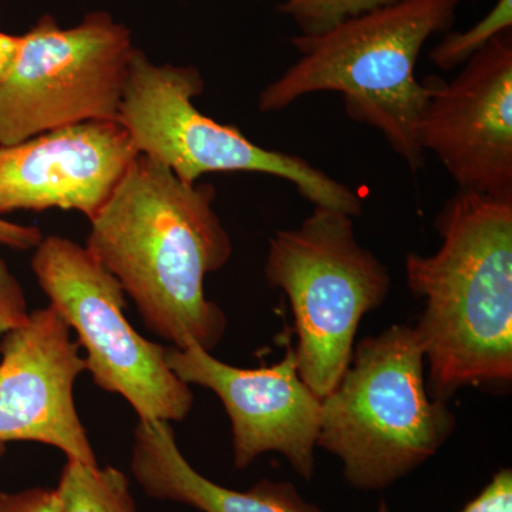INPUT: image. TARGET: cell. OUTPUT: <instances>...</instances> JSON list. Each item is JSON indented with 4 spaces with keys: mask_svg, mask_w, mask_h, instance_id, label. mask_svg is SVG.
<instances>
[{
    "mask_svg": "<svg viewBox=\"0 0 512 512\" xmlns=\"http://www.w3.org/2000/svg\"><path fill=\"white\" fill-rule=\"evenodd\" d=\"M217 190L187 184L138 154L103 210L86 248L109 269L158 338L212 352L227 316L205 295V278L231 259V237L214 208Z\"/></svg>",
    "mask_w": 512,
    "mask_h": 512,
    "instance_id": "1",
    "label": "cell"
},
{
    "mask_svg": "<svg viewBox=\"0 0 512 512\" xmlns=\"http://www.w3.org/2000/svg\"><path fill=\"white\" fill-rule=\"evenodd\" d=\"M436 254L410 252L406 279L424 302L414 326L434 399L512 379V198L458 190L436 222Z\"/></svg>",
    "mask_w": 512,
    "mask_h": 512,
    "instance_id": "2",
    "label": "cell"
},
{
    "mask_svg": "<svg viewBox=\"0 0 512 512\" xmlns=\"http://www.w3.org/2000/svg\"><path fill=\"white\" fill-rule=\"evenodd\" d=\"M464 0H399L333 26L296 35L299 59L258 97L262 113L288 109L302 97L339 93L349 119L376 128L410 170L424 167L417 124L429 99L416 64L427 40L448 32Z\"/></svg>",
    "mask_w": 512,
    "mask_h": 512,
    "instance_id": "3",
    "label": "cell"
},
{
    "mask_svg": "<svg viewBox=\"0 0 512 512\" xmlns=\"http://www.w3.org/2000/svg\"><path fill=\"white\" fill-rule=\"evenodd\" d=\"M424 350L412 326L367 336L335 389L322 399L316 447L342 461L346 483L386 490L433 457L456 427L429 394Z\"/></svg>",
    "mask_w": 512,
    "mask_h": 512,
    "instance_id": "4",
    "label": "cell"
},
{
    "mask_svg": "<svg viewBox=\"0 0 512 512\" xmlns=\"http://www.w3.org/2000/svg\"><path fill=\"white\" fill-rule=\"evenodd\" d=\"M204 89L198 67L156 63L134 50L119 121L137 153L187 184L214 173L272 175L295 185L313 207L360 217L362 198L348 185L303 157L258 146L237 127L205 116L194 104Z\"/></svg>",
    "mask_w": 512,
    "mask_h": 512,
    "instance_id": "5",
    "label": "cell"
},
{
    "mask_svg": "<svg viewBox=\"0 0 512 512\" xmlns=\"http://www.w3.org/2000/svg\"><path fill=\"white\" fill-rule=\"evenodd\" d=\"M264 274L288 296L299 376L323 399L348 369L360 322L386 301L389 271L359 244L350 215L313 207L298 227L276 231Z\"/></svg>",
    "mask_w": 512,
    "mask_h": 512,
    "instance_id": "6",
    "label": "cell"
},
{
    "mask_svg": "<svg viewBox=\"0 0 512 512\" xmlns=\"http://www.w3.org/2000/svg\"><path fill=\"white\" fill-rule=\"evenodd\" d=\"M32 269L50 305L86 352V372L104 392L120 394L144 421H183L194 394L167 362V349L130 325L126 292L109 269L72 239L43 237Z\"/></svg>",
    "mask_w": 512,
    "mask_h": 512,
    "instance_id": "7",
    "label": "cell"
},
{
    "mask_svg": "<svg viewBox=\"0 0 512 512\" xmlns=\"http://www.w3.org/2000/svg\"><path fill=\"white\" fill-rule=\"evenodd\" d=\"M133 35L106 10L73 28L42 16L0 83V147L84 121H119Z\"/></svg>",
    "mask_w": 512,
    "mask_h": 512,
    "instance_id": "8",
    "label": "cell"
},
{
    "mask_svg": "<svg viewBox=\"0 0 512 512\" xmlns=\"http://www.w3.org/2000/svg\"><path fill=\"white\" fill-rule=\"evenodd\" d=\"M426 80L429 99L417 124L423 153L437 157L458 190L512 198V30L450 83Z\"/></svg>",
    "mask_w": 512,
    "mask_h": 512,
    "instance_id": "9",
    "label": "cell"
},
{
    "mask_svg": "<svg viewBox=\"0 0 512 512\" xmlns=\"http://www.w3.org/2000/svg\"><path fill=\"white\" fill-rule=\"evenodd\" d=\"M167 362L184 383L211 390L224 404L237 470L275 451L298 476L312 480L322 399L299 376L289 343L279 362L258 369L228 365L195 343L167 349Z\"/></svg>",
    "mask_w": 512,
    "mask_h": 512,
    "instance_id": "10",
    "label": "cell"
},
{
    "mask_svg": "<svg viewBox=\"0 0 512 512\" xmlns=\"http://www.w3.org/2000/svg\"><path fill=\"white\" fill-rule=\"evenodd\" d=\"M52 305L35 309L0 340V443L33 441L97 466L74 384L86 372L80 345Z\"/></svg>",
    "mask_w": 512,
    "mask_h": 512,
    "instance_id": "11",
    "label": "cell"
},
{
    "mask_svg": "<svg viewBox=\"0 0 512 512\" xmlns=\"http://www.w3.org/2000/svg\"><path fill=\"white\" fill-rule=\"evenodd\" d=\"M138 156L120 121L94 120L0 147V217L13 211L103 210Z\"/></svg>",
    "mask_w": 512,
    "mask_h": 512,
    "instance_id": "12",
    "label": "cell"
},
{
    "mask_svg": "<svg viewBox=\"0 0 512 512\" xmlns=\"http://www.w3.org/2000/svg\"><path fill=\"white\" fill-rule=\"evenodd\" d=\"M131 473L148 497L201 512H323L285 481L261 480L247 491L214 483L188 463L167 421L138 420Z\"/></svg>",
    "mask_w": 512,
    "mask_h": 512,
    "instance_id": "13",
    "label": "cell"
},
{
    "mask_svg": "<svg viewBox=\"0 0 512 512\" xmlns=\"http://www.w3.org/2000/svg\"><path fill=\"white\" fill-rule=\"evenodd\" d=\"M55 490L59 512H137L130 481L119 468L67 460Z\"/></svg>",
    "mask_w": 512,
    "mask_h": 512,
    "instance_id": "14",
    "label": "cell"
},
{
    "mask_svg": "<svg viewBox=\"0 0 512 512\" xmlns=\"http://www.w3.org/2000/svg\"><path fill=\"white\" fill-rule=\"evenodd\" d=\"M512 30V0H497L490 12L464 32H448L430 52V60L443 72L463 67L484 47Z\"/></svg>",
    "mask_w": 512,
    "mask_h": 512,
    "instance_id": "15",
    "label": "cell"
},
{
    "mask_svg": "<svg viewBox=\"0 0 512 512\" xmlns=\"http://www.w3.org/2000/svg\"><path fill=\"white\" fill-rule=\"evenodd\" d=\"M396 2L399 0H281L279 10L295 22L299 35L313 36Z\"/></svg>",
    "mask_w": 512,
    "mask_h": 512,
    "instance_id": "16",
    "label": "cell"
},
{
    "mask_svg": "<svg viewBox=\"0 0 512 512\" xmlns=\"http://www.w3.org/2000/svg\"><path fill=\"white\" fill-rule=\"evenodd\" d=\"M28 301L22 285L0 258V340L29 319Z\"/></svg>",
    "mask_w": 512,
    "mask_h": 512,
    "instance_id": "17",
    "label": "cell"
},
{
    "mask_svg": "<svg viewBox=\"0 0 512 512\" xmlns=\"http://www.w3.org/2000/svg\"><path fill=\"white\" fill-rule=\"evenodd\" d=\"M377 512H390L382 501ZM461 512H512V470L501 468Z\"/></svg>",
    "mask_w": 512,
    "mask_h": 512,
    "instance_id": "18",
    "label": "cell"
},
{
    "mask_svg": "<svg viewBox=\"0 0 512 512\" xmlns=\"http://www.w3.org/2000/svg\"><path fill=\"white\" fill-rule=\"evenodd\" d=\"M0 512H59V500L52 488L0 493Z\"/></svg>",
    "mask_w": 512,
    "mask_h": 512,
    "instance_id": "19",
    "label": "cell"
},
{
    "mask_svg": "<svg viewBox=\"0 0 512 512\" xmlns=\"http://www.w3.org/2000/svg\"><path fill=\"white\" fill-rule=\"evenodd\" d=\"M43 234L32 225H20L0 217V245L13 251H30L42 241Z\"/></svg>",
    "mask_w": 512,
    "mask_h": 512,
    "instance_id": "20",
    "label": "cell"
},
{
    "mask_svg": "<svg viewBox=\"0 0 512 512\" xmlns=\"http://www.w3.org/2000/svg\"><path fill=\"white\" fill-rule=\"evenodd\" d=\"M20 47V36L0 32V83L8 76Z\"/></svg>",
    "mask_w": 512,
    "mask_h": 512,
    "instance_id": "21",
    "label": "cell"
},
{
    "mask_svg": "<svg viewBox=\"0 0 512 512\" xmlns=\"http://www.w3.org/2000/svg\"><path fill=\"white\" fill-rule=\"evenodd\" d=\"M5 451H6V444L0 443V457H2L3 454H5Z\"/></svg>",
    "mask_w": 512,
    "mask_h": 512,
    "instance_id": "22",
    "label": "cell"
}]
</instances>
